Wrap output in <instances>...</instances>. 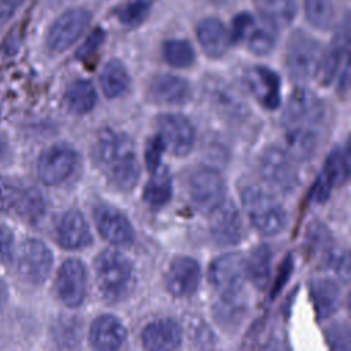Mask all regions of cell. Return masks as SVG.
<instances>
[{"instance_id":"d4e9b609","label":"cell","mask_w":351,"mask_h":351,"mask_svg":"<svg viewBox=\"0 0 351 351\" xmlns=\"http://www.w3.org/2000/svg\"><path fill=\"white\" fill-rule=\"evenodd\" d=\"M310 293L315 313L319 318L330 317L340 303L339 285L330 278H314L310 281Z\"/></svg>"},{"instance_id":"ab89813d","label":"cell","mask_w":351,"mask_h":351,"mask_svg":"<svg viewBox=\"0 0 351 351\" xmlns=\"http://www.w3.org/2000/svg\"><path fill=\"white\" fill-rule=\"evenodd\" d=\"M165 144L159 138V136H154L147 141L145 145V163L149 173L155 171L158 167L162 166V155L165 152Z\"/></svg>"},{"instance_id":"ee69618b","label":"cell","mask_w":351,"mask_h":351,"mask_svg":"<svg viewBox=\"0 0 351 351\" xmlns=\"http://www.w3.org/2000/svg\"><path fill=\"white\" fill-rule=\"evenodd\" d=\"M23 0H0V26L5 25L16 12Z\"/></svg>"},{"instance_id":"6da1fadb","label":"cell","mask_w":351,"mask_h":351,"mask_svg":"<svg viewBox=\"0 0 351 351\" xmlns=\"http://www.w3.org/2000/svg\"><path fill=\"white\" fill-rule=\"evenodd\" d=\"M93 160L107 182L118 191H132L140 178V163L133 140L112 129L99 132L93 144Z\"/></svg>"},{"instance_id":"cb8c5ba5","label":"cell","mask_w":351,"mask_h":351,"mask_svg":"<svg viewBox=\"0 0 351 351\" xmlns=\"http://www.w3.org/2000/svg\"><path fill=\"white\" fill-rule=\"evenodd\" d=\"M351 37V27L344 25L332 38L326 51H324L321 64L317 73V78L322 85H329L333 80V75L340 64L341 56L350 43Z\"/></svg>"},{"instance_id":"f6af8a7d","label":"cell","mask_w":351,"mask_h":351,"mask_svg":"<svg viewBox=\"0 0 351 351\" xmlns=\"http://www.w3.org/2000/svg\"><path fill=\"white\" fill-rule=\"evenodd\" d=\"M340 90H348L351 88V51H350V55H348V60L346 63V67H344V71L341 74V78H340Z\"/></svg>"},{"instance_id":"7dc6e473","label":"cell","mask_w":351,"mask_h":351,"mask_svg":"<svg viewBox=\"0 0 351 351\" xmlns=\"http://www.w3.org/2000/svg\"><path fill=\"white\" fill-rule=\"evenodd\" d=\"M347 308H348V314H350V318H351V292L347 296Z\"/></svg>"},{"instance_id":"d6986e66","label":"cell","mask_w":351,"mask_h":351,"mask_svg":"<svg viewBox=\"0 0 351 351\" xmlns=\"http://www.w3.org/2000/svg\"><path fill=\"white\" fill-rule=\"evenodd\" d=\"M126 328L111 314H101L89 328V343L95 351H118L126 340Z\"/></svg>"},{"instance_id":"1f68e13d","label":"cell","mask_w":351,"mask_h":351,"mask_svg":"<svg viewBox=\"0 0 351 351\" xmlns=\"http://www.w3.org/2000/svg\"><path fill=\"white\" fill-rule=\"evenodd\" d=\"M276 32H277V27L273 26L271 23L266 21L256 23L254 19L243 41L247 43V47L251 52L256 55H266L276 45V38H277Z\"/></svg>"},{"instance_id":"bcb514c9","label":"cell","mask_w":351,"mask_h":351,"mask_svg":"<svg viewBox=\"0 0 351 351\" xmlns=\"http://www.w3.org/2000/svg\"><path fill=\"white\" fill-rule=\"evenodd\" d=\"M7 298H8V288H7V284L4 282V280L0 277V310L5 304Z\"/></svg>"},{"instance_id":"b9f144b4","label":"cell","mask_w":351,"mask_h":351,"mask_svg":"<svg viewBox=\"0 0 351 351\" xmlns=\"http://www.w3.org/2000/svg\"><path fill=\"white\" fill-rule=\"evenodd\" d=\"M14 254V236L8 228L0 223V262H8Z\"/></svg>"},{"instance_id":"8992f818","label":"cell","mask_w":351,"mask_h":351,"mask_svg":"<svg viewBox=\"0 0 351 351\" xmlns=\"http://www.w3.org/2000/svg\"><path fill=\"white\" fill-rule=\"evenodd\" d=\"M325 108L321 99L310 89H295L285 104L282 122L285 129H299L317 132V126L324 119Z\"/></svg>"},{"instance_id":"4316f807","label":"cell","mask_w":351,"mask_h":351,"mask_svg":"<svg viewBox=\"0 0 351 351\" xmlns=\"http://www.w3.org/2000/svg\"><path fill=\"white\" fill-rule=\"evenodd\" d=\"M97 101L96 90L90 81L88 80H75L73 81L64 92V104L66 108L75 114L84 115L93 110Z\"/></svg>"},{"instance_id":"9c48e42d","label":"cell","mask_w":351,"mask_h":351,"mask_svg":"<svg viewBox=\"0 0 351 351\" xmlns=\"http://www.w3.org/2000/svg\"><path fill=\"white\" fill-rule=\"evenodd\" d=\"M16 271L19 277L33 285L43 284L52 269L51 250L38 239H26L16 251Z\"/></svg>"},{"instance_id":"44dd1931","label":"cell","mask_w":351,"mask_h":351,"mask_svg":"<svg viewBox=\"0 0 351 351\" xmlns=\"http://www.w3.org/2000/svg\"><path fill=\"white\" fill-rule=\"evenodd\" d=\"M56 240L66 250H82L92 243L90 229L80 210L71 208L62 215L56 226Z\"/></svg>"},{"instance_id":"52a82bcc","label":"cell","mask_w":351,"mask_h":351,"mask_svg":"<svg viewBox=\"0 0 351 351\" xmlns=\"http://www.w3.org/2000/svg\"><path fill=\"white\" fill-rule=\"evenodd\" d=\"M207 278L222 299H234L247 280L245 258L239 252L219 255L210 263Z\"/></svg>"},{"instance_id":"2e32d148","label":"cell","mask_w":351,"mask_h":351,"mask_svg":"<svg viewBox=\"0 0 351 351\" xmlns=\"http://www.w3.org/2000/svg\"><path fill=\"white\" fill-rule=\"evenodd\" d=\"M200 265L191 256H176L165 273V288L174 298H189L199 287Z\"/></svg>"},{"instance_id":"e0dca14e","label":"cell","mask_w":351,"mask_h":351,"mask_svg":"<svg viewBox=\"0 0 351 351\" xmlns=\"http://www.w3.org/2000/svg\"><path fill=\"white\" fill-rule=\"evenodd\" d=\"M93 219L100 236L112 245H128L134 239V230L128 217L110 204H97Z\"/></svg>"},{"instance_id":"7c38bea8","label":"cell","mask_w":351,"mask_h":351,"mask_svg":"<svg viewBox=\"0 0 351 351\" xmlns=\"http://www.w3.org/2000/svg\"><path fill=\"white\" fill-rule=\"evenodd\" d=\"M77 165V152L64 143L45 148L37 162V173L45 185H58L66 181Z\"/></svg>"},{"instance_id":"ffe728a7","label":"cell","mask_w":351,"mask_h":351,"mask_svg":"<svg viewBox=\"0 0 351 351\" xmlns=\"http://www.w3.org/2000/svg\"><path fill=\"white\" fill-rule=\"evenodd\" d=\"M181 339V326L173 318L155 319L141 332V343L147 351H176Z\"/></svg>"},{"instance_id":"4dcf8cb0","label":"cell","mask_w":351,"mask_h":351,"mask_svg":"<svg viewBox=\"0 0 351 351\" xmlns=\"http://www.w3.org/2000/svg\"><path fill=\"white\" fill-rule=\"evenodd\" d=\"M263 21L276 27L287 26L296 14V0H254Z\"/></svg>"},{"instance_id":"7bdbcfd3","label":"cell","mask_w":351,"mask_h":351,"mask_svg":"<svg viewBox=\"0 0 351 351\" xmlns=\"http://www.w3.org/2000/svg\"><path fill=\"white\" fill-rule=\"evenodd\" d=\"M103 37H104V34H103L101 30L97 29V30L92 32L90 36H89V37L85 40V43L81 45V48H80V51H78V56H80V58H84V56L90 55L93 51H96V49L99 48V45L101 44Z\"/></svg>"},{"instance_id":"f1b7e54d","label":"cell","mask_w":351,"mask_h":351,"mask_svg":"<svg viewBox=\"0 0 351 351\" xmlns=\"http://www.w3.org/2000/svg\"><path fill=\"white\" fill-rule=\"evenodd\" d=\"M81 322L75 317H60L52 325V339L58 351H80Z\"/></svg>"},{"instance_id":"60d3db41","label":"cell","mask_w":351,"mask_h":351,"mask_svg":"<svg viewBox=\"0 0 351 351\" xmlns=\"http://www.w3.org/2000/svg\"><path fill=\"white\" fill-rule=\"evenodd\" d=\"M21 196L16 189L11 186L1 176H0V211H8L11 208H16L19 206Z\"/></svg>"},{"instance_id":"4fadbf2b","label":"cell","mask_w":351,"mask_h":351,"mask_svg":"<svg viewBox=\"0 0 351 351\" xmlns=\"http://www.w3.org/2000/svg\"><path fill=\"white\" fill-rule=\"evenodd\" d=\"M90 12L84 8L64 11L55 19L47 34V45L52 52L69 49L86 30L90 22Z\"/></svg>"},{"instance_id":"5bb4252c","label":"cell","mask_w":351,"mask_h":351,"mask_svg":"<svg viewBox=\"0 0 351 351\" xmlns=\"http://www.w3.org/2000/svg\"><path fill=\"white\" fill-rule=\"evenodd\" d=\"M159 138L165 148L176 156H185L193 147L195 129L181 114H160L155 119Z\"/></svg>"},{"instance_id":"d590c367","label":"cell","mask_w":351,"mask_h":351,"mask_svg":"<svg viewBox=\"0 0 351 351\" xmlns=\"http://www.w3.org/2000/svg\"><path fill=\"white\" fill-rule=\"evenodd\" d=\"M324 265L341 281H351V252L332 247L322 259Z\"/></svg>"},{"instance_id":"83f0119b","label":"cell","mask_w":351,"mask_h":351,"mask_svg":"<svg viewBox=\"0 0 351 351\" xmlns=\"http://www.w3.org/2000/svg\"><path fill=\"white\" fill-rule=\"evenodd\" d=\"M99 81H100V88L103 93L108 99H115L122 96L129 89V85H130V77L126 67L123 66V63L115 59L108 60L104 64V67L100 71Z\"/></svg>"},{"instance_id":"e575fe53","label":"cell","mask_w":351,"mask_h":351,"mask_svg":"<svg viewBox=\"0 0 351 351\" xmlns=\"http://www.w3.org/2000/svg\"><path fill=\"white\" fill-rule=\"evenodd\" d=\"M304 14L314 27L328 29L333 19V3L332 0H304Z\"/></svg>"},{"instance_id":"ac0fdd59","label":"cell","mask_w":351,"mask_h":351,"mask_svg":"<svg viewBox=\"0 0 351 351\" xmlns=\"http://www.w3.org/2000/svg\"><path fill=\"white\" fill-rule=\"evenodd\" d=\"M244 81L252 96L269 110H276L280 104V78L265 66L250 67L244 74Z\"/></svg>"},{"instance_id":"5b68a950","label":"cell","mask_w":351,"mask_h":351,"mask_svg":"<svg viewBox=\"0 0 351 351\" xmlns=\"http://www.w3.org/2000/svg\"><path fill=\"white\" fill-rule=\"evenodd\" d=\"M186 195L197 211L208 214L225 200V180L218 170L208 166H199L186 178Z\"/></svg>"},{"instance_id":"7402d4cb","label":"cell","mask_w":351,"mask_h":351,"mask_svg":"<svg viewBox=\"0 0 351 351\" xmlns=\"http://www.w3.org/2000/svg\"><path fill=\"white\" fill-rule=\"evenodd\" d=\"M189 97V82L177 75L159 74L154 77L148 85V99L156 104L180 106L186 103Z\"/></svg>"},{"instance_id":"74e56055","label":"cell","mask_w":351,"mask_h":351,"mask_svg":"<svg viewBox=\"0 0 351 351\" xmlns=\"http://www.w3.org/2000/svg\"><path fill=\"white\" fill-rule=\"evenodd\" d=\"M329 351H351V329L341 321L332 322L325 330Z\"/></svg>"},{"instance_id":"30bf717a","label":"cell","mask_w":351,"mask_h":351,"mask_svg":"<svg viewBox=\"0 0 351 351\" xmlns=\"http://www.w3.org/2000/svg\"><path fill=\"white\" fill-rule=\"evenodd\" d=\"M351 177V137L343 148H335L326 156L325 163L311 189L315 202H325L335 186Z\"/></svg>"},{"instance_id":"7a4b0ae2","label":"cell","mask_w":351,"mask_h":351,"mask_svg":"<svg viewBox=\"0 0 351 351\" xmlns=\"http://www.w3.org/2000/svg\"><path fill=\"white\" fill-rule=\"evenodd\" d=\"M95 276L101 296L111 303L126 299L136 282L132 262L117 250H104L96 256Z\"/></svg>"},{"instance_id":"c3c4849f","label":"cell","mask_w":351,"mask_h":351,"mask_svg":"<svg viewBox=\"0 0 351 351\" xmlns=\"http://www.w3.org/2000/svg\"><path fill=\"white\" fill-rule=\"evenodd\" d=\"M3 151H4V141H3V138L0 136V156L3 155Z\"/></svg>"},{"instance_id":"277c9868","label":"cell","mask_w":351,"mask_h":351,"mask_svg":"<svg viewBox=\"0 0 351 351\" xmlns=\"http://www.w3.org/2000/svg\"><path fill=\"white\" fill-rule=\"evenodd\" d=\"M324 49L318 40L306 32L296 30L285 47V69L295 81H308L317 77Z\"/></svg>"},{"instance_id":"3957f363","label":"cell","mask_w":351,"mask_h":351,"mask_svg":"<svg viewBox=\"0 0 351 351\" xmlns=\"http://www.w3.org/2000/svg\"><path fill=\"white\" fill-rule=\"evenodd\" d=\"M240 200L250 223L259 233L273 236L285 228V210L271 192L250 184L241 189Z\"/></svg>"},{"instance_id":"603a6c76","label":"cell","mask_w":351,"mask_h":351,"mask_svg":"<svg viewBox=\"0 0 351 351\" xmlns=\"http://www.w3.org/2000/svg\"><path fill=\"white\" fill-rule=\"evenodd\" d=\"M197 41L210 58H219L228 49L230 37L223 23L217 18L203 19L196 29Z\"/></svg>"},{"instance_id":"8d00e7d4","label":"cell","mask_w":351,"mask_h":351,"mask_svg":"<svg viewBox=\"0 0 351 351\" xmlns=\"http://www.w3.org/2000/svg\"><path fill=\"white\" fill-rule=\"evenodd\" d=\"M306 239H307L306 245L313 256L321 255L322 256L321 259H324L325 255L332 248L330 236H329L326 228L322 226L321 223H311V226L308 228V232L306 234Z\"/></svg>"},{"instance_id":"f546056e","label":"cell","mask_w":351,"mask_h":351,"mask_svg":"<svg viewBox=\"0 0 351 351\" xmlns=\"http://www.w3.org/2000/svg\"><path fill=\"white\" fill-rule=\"evenodd\" d=\"M171 192V177L167 169L165 166H160L151 173V177L144 186L143 199L152 207H160L170 200Z\"/></svg>"},{"instance_id":"484cf974","label":"cell","mask_w":351,"mask_h":351,"mask_svg":"<svg viewBox=\"0 0 351 351\" xmlns=\"http://www.w3.org/2000/svg\"><path fill=\"white\" fill-rule=\"evenodd\" d=\"M271 250L267 244H259L245 258L247 278L258 289L267 287L271 271Z\"/></svg>"},{"instance_id":"f35d334b","label":"cell","mask_w":351,"mask_h":351,"mask_svg":"<svg viewBox=\"0 0 351 351\" xmlns=\"http://www.w3.org/2000/svg\"><path fill=\"white\" fill-rule=\"evenodd\" d=\"M151 0H133L122 10H119L118 16L126 25L140 23L148 14Z\"/></svg>"},{"instance_id":"836d02e7","label":"cell","mask_w":351,"mask_h":351,"mask_svg":"<svg viewBox=\"0 0 351 351\" xmlns=\"http://www.w3.org/2000/svg\"><path fill=\"white\" fill-rule=\"evenodd\" d=\"M163 59L173 67L184 69L193 63L195 53L185 40H167L162 47Z\"/></svg>"},{"instance_id":"9a60e30c","label":"cell","mask_w":351,"mask_h":351,"mask_svg":"<svg viewBox=\"0 0 351 351\" xmlns=\"http://www.w3.org/2000/svg\"><path fill=\"white\" fill-rule=\"evenodd\" d=\"M208 230L215 243L234 245L244 236L241 215L232 200H223L208 213Z\"/></svg>"},{"instance_id":"d6a6232c","label":"cell","mask_w":351,"mask_h":351,"mask_svg":"<svg viewBox=\"0 0 351 351\" xmlns=\"http://www.w3.org/2000/svg\"><path fill=\"white\" fill-rule=\"evenodd\" d=\"M207 90H208V95H210L213 103L223 111L237 114L244 107L243 100L239 96L237 90H234L233 86L228 85L226 82L213 80L207 85Z\"/></svg>"},{"instance_id":"8fae6325","label":"cell","mask_w":351,"mask_h":351,"mask_svg":"<svg viewBox=\"0 0 351 351\" xmlns=\"http://www.w3.org/2000/svg\"><path fill=\"white\" fill-rule=\"evenodd\" d=\"M86 267L77 258L66 259L58 269L55 277V291L60 302L70 307L82 304L86 296Z\"/></svg>"},{"instance_id":"ba28073f","label":"cell","mask_w":351,"mask_h":351,"mask_svg":"<svg viewBox=\"0 0 351 351\" xmlns=\"http://www.w3.org/2000/svg\"><path fill=\"white\" fill-rule=\"evenodd\" d=\"M259 174L267 185L278 192H291L298 184V170L288 151L267 147L259 156Z\"/></svg>"}]
</instances>
